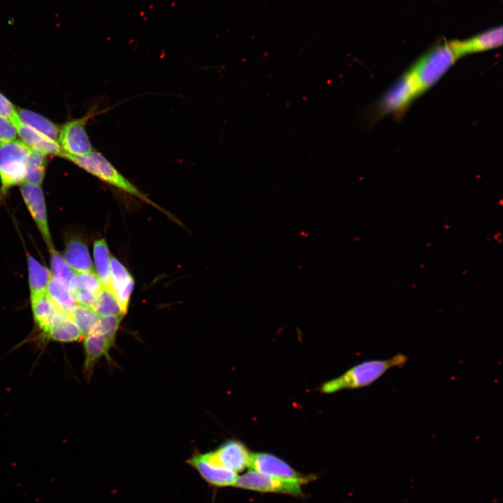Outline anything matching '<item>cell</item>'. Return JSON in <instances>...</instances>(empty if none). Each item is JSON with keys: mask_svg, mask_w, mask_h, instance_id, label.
Here are the masks:
<instances>
[{"mask_svg": "<svg viewBox=\"0 0 503 503\" xmlns=\"http://www.w3.org/2000/svg\"><path fill=\"white\" fill-rule=\"evenodd\" d=\"M47 294L66 314H70L77 305L68 286L53 276L48 283Z\"/></svg>", "mask_w": 503, "mask_h": 503, "instance_id": "cell-21", "label": "cell"}, {"mask_svg": "<svg viewBox=\"0 0 503 503\" xmlns=\"http://www.w3.org/2000/svg\"><path fill=\"white\" fill-rule=\"evenodd\" d=\"M249 467L252 470L276 476L300 480L306 483L313 479L312 475L300 474L289 463L269 453H251Z\"/></svg>", "mask_w": 503, "mask_h": 503, "instance_id": "cell-10", "label": "cell"}, {"mask_svg": "<svg viewBox=\"0 0 503 503\" xmlns=\"http://www.w3.org/2000/svg\"><path fill=\"white\" fill-rule=\"evenodd\" d=\"M421 94L415 80L407 69L381 96L377 103L376 112L379 116L388 114L401 115Z\"/></svg>", "mask_w": 503, "mask_h": 503, "instance_id": "cell-5", "label": "cell"}, {"mask_svg": "<svg viewBox=\"0 0 503 503\" xmlns=\"http://www.w3.org/2000/svg\"><path fill=\"white\" fill-rule=\"evenodd\" d=\"M187 463L197 471L201 477L214 487L234 486L238 474L213 462L207 453H194Z\"/></svg>", "mask_w": 503, "mask_h": 503, "instance_id": "cell-8", "label": "cell"}, {"mask_svg": "<svg viewBox=\"0 0 503 503\" xmlns=\"http://www.w3.org/2000/svg\"><path fill=\"white\" fill-rule=\"evenodd\" d=\"M28 268L31 296L47 293L51 272L31 256L28 257Z\"/></svg>", "mask_w": 503, "mask_h": 503, "instance_id": "cell-19", "label": "cell"}, {"mask_svg": "<svg viewBox=\"0 0 503 503\" xmlns=\"http://www.w3.org/2000/svg\"><path fill=\"white\" fill-rule=\"evenodd\" d=\"M20 192L41 233L50 249H53L49 231L44 195L41 187L27 182L20 186Z\"/></svg>", "mask_w": 503, "mask_h": 503, "instance_id": "cell-11", "label": "cell"}, {"mask_svg": "<svg viewBox=\"0 0 503 503\" xmlns=\"http://www.w3.org/2000/svg\"><path fill=\"white\" fill-rule=\"evenodd\" d=\"M48 159L42 152L31 150L24 182L41 185L43 181Z\"/></svg>", "mask_w": 503, "mask_h": 503, "instance_id": "cell-23", "label": "cell"}, {"mask_svg": "<svg viewBox=\"0 0 503 503\" xmlns=\"http://www.w3.org/2000/svg\"><path fill=\"white\" fill-rule=\"evenodd\" d=\"M83 336L92 333L99 323L101 316L92 308L77 304L69 314Z\"/></svg>", "mask_w": 503, "mask_h": 503, "instance_id": "cell-25", "label": "cell"}, {"mask_svg": "<svg viewBox=\"0 0 503 503\" xmlns=\"http://www.w3.org/2000/svg\"><path fill=\"white\" fill-rule=\"evenodd\" d=\"M92 116V114L89 113L80 118L71 119L61 126L58 143L64 154L82 156L94 150L86 130L87 123Z\"/></svg>", "mask_w": 503, "mask_h": 503, "instance_id": "cell-7", "label": "cell"}, {"mask_svg": "<svg viewBox=\"0 0 503 503\" xmlns=\"http://www.w3.org/2000/svg\"><path fill=\"white\" fill-rule=\"evenodd\" d=\"M251 453L243 443L235 439L228 440L208 452L216 464L236 474L249 467Z\"/></svg>", "mask_w": 503, "mask_h": 503, "instance_id": "cell-9", "label": "cell"}, {"mask_svg": "<svg viewBox=\"0 0 503 503\" xmlns=\"http://www.w3.org/2000/svg\"><path fill=\"white\" fill-rule=\"evenodd\" d=\"M304 481L276 476L250 469L238 476L234 487L259 493L302 496Z\"/></svg>", "mask_w": 503, "mask_h": 503, "instance_id": "cell-6", "label": "cell"}, {"mask_svg": "<svg viewBox=\"0 0 503 503\" xmlns=\"http://www.w3.org/2000/svg\"><path fill=\"white\" fill-rule=\"evenodd\" d=\"M114 342L101 333L94 331L84 340L85 371L90 374L96 363L103 356H108Z\"/></svg>", "mask_w": 503, "mask_h": 503, "instance_id": "cell-16", "label": "cell"}, {"mask_svg": "<svg viewBox=\"0 0 503 503\" xmlns=\"http://www.w3.org/2000/svg\"><path fill=\"white\" fill-rule=\"evenodd\" d=\"M31 301L34 321L45 334L66 314L47 293L31 296Z\"/></svg>", "mask_w": 503, "mask_h": 503, "instance_id": "cell-15", "label": "cell"}, {"mask_svg": "<svg viewBox=\"0 0 503 503\" xmlns=\"http://www.w3.org/2000/svg\"><path fill=\"white\" fill-rule=\"evenodd\" d=\"M50 339L61 342L80 340L83 336L71 316L66 314L59 322L45 333Z\"/></svg>", "mask_w": 503, "mask_h": 503, "instance_id": "cell-22", "label": "cell"}, {"mask_svg": "<svg viewBox=\"0 0 503 503\" xmlns=\"http://www.w3.org/2000/svg\"><path fill=\"white\" fill-rule=\"evenodd\" d=\"M16 109L14 104L0 92V114L12 119L16 115Z\"/></svg>", "mask_w": 503, "mask_h": 503, "instance_id": "cell-30", "label": "cell"}, {"mask_svg": "<svg viewBox=\"0 0 503 503\" xmlns=\"http://www.w3.org/2000/svg\"><path fill=\"white\" fill-rule=\"evenodd\" d=\"M30 150L19 140L0 145V181L2 191L6 192L10 188L24 182Z\"/></svg>", "mask_w": 503, "mask_h": 503, "instance_id": "cell-4", "label": "cell"}, {"mask_svg": "<svg viewBox=\"0 0 503 503\" xmlns=\"http://www.w3.org/2000/svg\"><path fill=\"white\" fill-rule=\"evenodd\" d=\"M94 259L96 275L104 287L111 289L110 251L104 239L98 240L94 243Z\"/></svg>", "mask_w": 503, "mask_h": 503, "instance_id": "cell-20", "label": "cell"}, {"mask_svg": "<svg viewBox=\"0 0 503 503\" xmlns=\"http://www.w3.org/2000/svg\"><path fill=\"white\" fill-rule=\"evenodd\" d=\"M64 259L75 272L94 271L88 248L80 240L73 239L68 242Z\"/></svg>", "mask_w": 503, "mask_h": 503, "instance_id": "cell-17", "label": "cell"}, {"mask_svg": "<svg viewBox=\"0 0 503 503\" xmlns=\"http://www.w3.org/2000/svg\"><path fill=\"white\" fill-rule=\"evenodd\" d=\"M10 120L15 125L22 142L29 149L42 152L45 155L61 157L64 152L58 142L22 123L19 119L17 113Z\"/></svg>", "mask_w": 503, "mask_h": 503, "instance_id": "cell-13", "label": "cell"}, {"mask_svg": "<svg viewBox=\"0 0 503 503\" xmlns=\"http://www.w3.org/2000/svg\"><path fill=\"white\" fill-rule=\"evenodd\" d=\"M110 268L111 289L125 314L133 289L134 279L126 267L115 256H110Z\"/></svg>", "mask_w": 503, "mask_h": 503, "instance_id": "cell-14", "label": "cell"}, {"mask_svg": "<svg viewBox=\"0 0 503 503\" xmlns=\"http://www.w3.org/2000/svg\"><path fill=\"white\" fill-rule=\"evenodd\" d=\"M17 129L12 121L0 114V145L15 140Z\"/></svg>", "mask_w": 503, "mask_h": 503, "instance_id": "cell-29", "label": "cell"}, {"mask_svg": "<svg viewBox=\"0 0 503 503\" xmlns=\"http://www.w3.org/2000/svg\"><path fill=\"white\" fill-rule=\"evenodd\" d=\"M16 113L19 119L24 124L34 129L50 138L58 140L60 128L45 117L30 110L17 108Z\"/></svg>", "mask_w": 503, "mask_h": 503, "instance_id": "cell-18", "label": "cell"}, {"mask_svg": "<svg viewBox=\"0 0 503 503\" xmlns=\"http://www.w3.org/2000/svg\"><path fill=\"white\" fill-rule=\"evenodd\" d=\"M459 59L450 41H442L421 56L408 69L421 94L435 85Z\"/></svg>", "mask_w": 503, "mask_h": 503, "instance_id": "cell-2", "label": "cell"}, {"mask_svg": "<svg viewBox=\"0 0 503 503\" xmlns=\"http://www.w3.org/2000/svg\"><path fill=\"white\" fill-rule=\"evenodd\" d=\"M122 318V316H101L99 323L94 331L101 333L108 340L115 342Z\"/></svg>", "mask_w": 503, "mask_h": 503, "instance_id": "cell-28", "label": "cell"}, {"mask_svg": "<svg viewBox=\"0 0 503 503\" xmlns=\"http://www.w3.org/2000/svg\"><path fill=\"white\" fill-rule=\"evenodd\" d=\"M68 288L71 293L75 290H83L97 294L103 285L96 273L92 271L75 272Z\"/></svg>", "mask_w": 503, "mask_h": 503, "instance_id": "cell-26", "label": "cell"}, {"mask_svg": "<svg viewBox=\"0 0 503 503\" xmlns=\"http://www.w3.org/2000/svg\"><path fill=\"white\" fill-rule=\"evenodd\" d=\"M61 158L72 162L103 182L162 210L161 208L153 203L146 195L142 193L133 183L125 177L110 161L99 152L94 150L89 154L82 156H74L63 154Z\"/></svg>", "mask_w": 503, "mask_h": 503, "instance_id": "cell-3", "label": "cell"}, {"mask_svg": "<svg viewBox=\"0 0 503 503\" xmlns=\"http://www.w3.org/2000/svg\"><path fill=\"white\" fill-rule=\"evenodd\" d=\"M51 252V270L52 276L68 287L75 276V272L70 268L64 258L54 249Z\"/></svg>", "mask_w": 503, "mask_h": 503, "instance_id": "cell-27", "label": "cell"}, {"mask_svg": "<svg viewBox=\"0 0 503 503\" xmlns=\"http://www.w3.org/2000/svg\"><path fill=\"white\" fill-rule=\"evenodd\" d=\"M93 309L100 316L124 315L114 293L104 286L96 295Z\"/></svg>", "mask_w": 503, "mask_h": 503, "instance_id": "cell-24", "label": "cell"}, {"mask_svg": "<svg viewBox=\"0 0 503 503\" xmlns=\"http://www.w3.org/2000/svg\"><path fill=\"white\" fill-rule=\"evenodd\" d=\"M451 46L460 58L469 54L490 50L502 44V26L490 29L465 40L450 41Z\"/></svg>", "mask_w": 503, "mask_h": 503, "instance_id": "cell-12", "label": "cell"}, {"mask_svg": "<svg viewBox=\"0 0 503 503\" xmlns=\"http://www.w3.org/2000/svg\"><path fill=\"white\" fill-rule=\"evenodd\" d=\"M408 358L398 353L386 360H371L352 367L340 377L323 384L321 391L333 393L343 389L359 388L367 386L382 377L388 370L402 367Z\"/></svg>", "mask_w": 503, "mask_h": 503, "instance_id": "cell-1", "label": "cell"}]
</instances>
